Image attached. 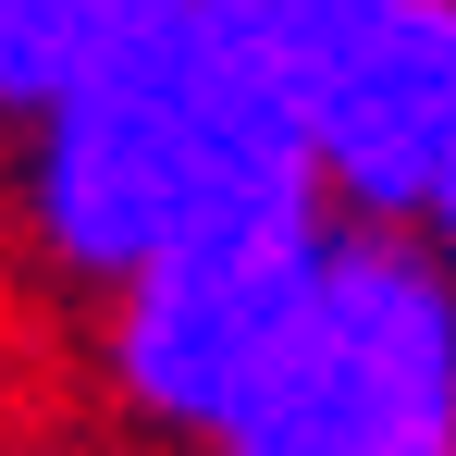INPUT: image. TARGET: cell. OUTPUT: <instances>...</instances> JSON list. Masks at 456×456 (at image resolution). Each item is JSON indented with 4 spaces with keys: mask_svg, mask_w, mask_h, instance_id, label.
<instances>
[{
    "mask_svg": "<svg viewBox=\"0 0 456 456\" xmlns=\"http://www.w3.org/2000/svg\"><path fill=\"white\" fill-rule=\"evenodd\" d=\"M210 456H456V259L333 223Z\"/></svg>",
    "mask_w": 456,
    "mask_h": 456,
    "instance_id": "obj_2",
    "label": "cell"
},
{
    "mask_svg": "<svg viewBox=\"0 0 456 456\" xmlns=\"http://www.w3.org/2000/svg\"><path fill=\"white\" fill-rule=\"evenodd\" d=\"M308 210L333 198L259 0H185L160 37L25 124V234L99 297L160 272L173 247Z\"/></svg>",
    "mask_w": 456,
    "mask_h": 456,
    "instance_id": "obj_1",
    "label": "cell"
},
{
    "mask_svg": "<svg viewBox=\"0 0 456 456\" xmlns=\"http://www.w3.org/2000/svg\"><path fill=\"white\" fill-rule=\"evenodd\" d=\"M185 0H0V124H37L50 99L111 75L136 37H160Z\"/></svg>",
    "mask_w": 456,
    "mask_h": 456,
    "instance_id": "obj_5",
    "label": "cell"
},
{
    "mask_svg": "<svg viewBox=\"0 0 456 456\" xmlns=\"http://www.w3.org/2000/svg\"><path fill=\"white\" fill-rule=\"evenodd\" d=\"M333 223L456 259V0H259Z\"/></svg>",
    "mask_w": 456,
    "mask_h": 456,
    "instance_id": "obj_3",
    "label": "cell"
},
{
    "mask_svg": "<svg viewBox=\"0 0 456 456\" xmlns=\"http://www.w3.org/2000/svg\"><path fill=\"white\" fill-rule=\"evenodd\" d=\"M321 247H333V210L210 234V247H173V259L136 272V284H111V297H99L111 395H124L149 432H173V444L210 456V432L234 419L247 370H259V358H272V333L297 321Z\"/></svg>",
    "mask_w": 456,
    "mask_h": 456,
    "instance_id": "obj_4",
    "label": "cell"
}]
</instances>
